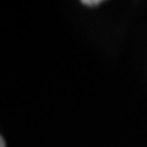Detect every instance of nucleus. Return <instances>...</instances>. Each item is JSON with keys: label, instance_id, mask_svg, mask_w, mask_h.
Listing matches in <instances>:
<instances>
[{"label": "nucleus", "instance_id": "f03ea898", "mask_svg": "<svg viewBox=\"0 0 147 147\" xmlns=\"http://www.w3.org/2000/svg\"><path fill=\"white\" fill-rule=\"evenodd\" d=\"M0 147H5V141H3L2 137H0Z\"/></svg>", "mask_w": 147, "mask_h": 147}, {"label": "nucleus", "instance_id": "f257e3e1", "mask_svg": "<svg viewBox=\"0 0 147 147\" xmlns=\"http://www.w3.org/2000/svg\"><path fill=\"white\" fill-rule=\"evenodd\" d=\"M83 5L86 6H98V5H101L102 2L101 0H84V2H81Z\"/></svg>", "mask_w": 147, "mask_h": 147}]
</instances>
